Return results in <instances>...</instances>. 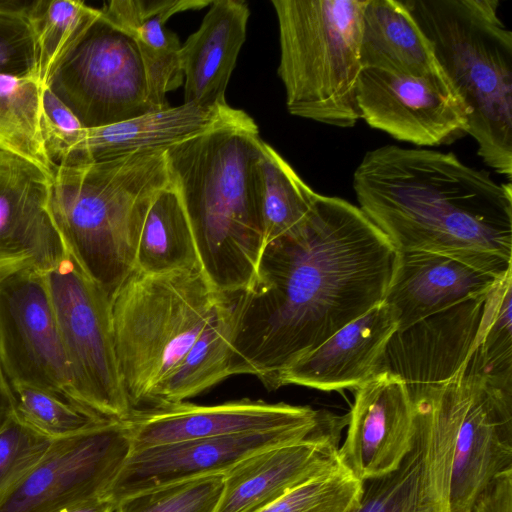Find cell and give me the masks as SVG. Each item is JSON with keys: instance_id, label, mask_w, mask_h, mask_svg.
<instances>
[{"instance_id": "cell-37", "label": "cell", "mask_w": 512, "mask_h": 512, "mask_svg": "<svg viewBox=\"0 0 512 512\" xmlns=\"http://www.w3.org/2000/svg\"><path fill=\"white\" fill-rule=\"evenodd\" d=\"M49 444L13 416L0 425V501L25 480Z\"/></svg>"}, {"instance_id": "cell-33", "label": "cell", "mask_w": 512, "mask_h": 512, "mask_svg": "<svg viewBox=\"0 0 512 512\" xmlns=\"http://www.w3.org/2000/svg\"><path fill=\"white\" fill-rule=\"evenodd\" d=\"M13 416L22 425L53 441L102 425L107 419L57 393L25 384H12Z\"/></svg>"}, {"instance_id": "cell-31", "label": "cell", "mask_w": 512, "mask_h": 512, "mask_svg": "<svg viewBox=\"0 0 512 512\" xmlns=\"http://www.w3.org/2000/svg\"><path fill=\"white\" fill-rule=\"evenodd\" d=\"M100 9L73 0H36L33 10L35 74L43 86L100 17Z\"/></svg>"}, {"instance_id": "cell-17", "label": "cell", "mask_w": 512, "mask_h": 512, "mask_svg": "<svg viewBox=\"0 0 512 512\" xmlns=\"http://www.w3.org/2000/svg\"><path fill=\"white\" fill-rule=\"evenodd\" d=\"M488 293L397 329L386 346L380 373L397 375L413 389L443 382L467 369L480 342Z\"/></svg>"}, {"instance_id": "cell-22", "label": "cell", "mask_w": 512, "mask_h": 512, "mask_svg": "<svg viewBox=\"0 0 512 512\" xmlns=\"http://www.w3.org/2000/svg\"><path fill=\"white\" fill-rule=\"evenodd\" d=\"M256 124L243 110L229 105L204 107L183 103L96 128H84L65 164L115 159L138 152L167 150L223 126Z\"/></svg>"}, {"instance_id": "cell-23", "label": "cell", "mask_w": 512, "mask_h": 512, "mask_svg": "<svg viewBox=\"0 0 512 512\" xmlns=\"http://www.w3.org/2000/svg\"><path fill=\"white\" fill-rule=\"evenodd\" d=\"M503 276L443 254L397 251L384 301L395 308L398 329H403L456 303L487 293Z\"/></svg>"}, {"instance_id": "cell-24", "label": "cell", "mask_w": 512, "mask_h": 512, "mask_svg": "<svg viewBox=\"0 0 512 512\" xmlns=\"http://www.w3.org/2000/svg\"><path fill=\"white\" fill-rule=\"evenodd\" d=\"M180 48L184 103L228 105L225 92L246 38L250 11L241 0H215Z\"/></svg>"}, {"instance_id": "cell-30", "label": "cell", "mask_w": 512, "mask_h": 512, "mask_svg": "<svg viewBox=\"0 0 512 512\" xmlns=\"http://www.w3.org/2000/svg\"><path fill=\"white\" fill-rule=\"evenodd\" d=\"M264 246L298 227L318 196L266 142L259 161Z\"/></svg>"}, {"instance_id": "cell-7", "label": "cell", "mask_w": 512, "mask_h": 512, "mask_svg": "<svg viewBox=\"0 0 512 512\" xmlns=\"http://www.w3.org/2000/svg\"><path fill=\"white\" fill-rule=\"evenodd\" d=\"M278 75L290 114L340 128L360 120L357 86L367 0H272Z\"/></svg>"}, {"instance_id": "cell-8", "label": "cell", "mask_w": 512, "mask_h": 512, "mask_svg": "<svg viewBox=\"0 0 512 512\" xmlns=\"http://www.w3.org/2000/svg\"><path fill=\"white\" fill-rule=\"evenodd\" d=\"M467 377L460 372L409 390L414 413L411 449L395 470L363 482L350 512H451L452 461Z\"/></svg>"}, {"instance_id": "cell-29", "label": "cell", "mask_w": 512, "mask_h": 512, "mask_svg": "<svg viewBox=\"0 0 512 512\" xmlns=\"http://www.w3.org/2000/svg\"><path fill=\"white\" fill-rule=\"evenodd\" d=\"M42 85L36 74H0V151L53 176L41 129Z\"/></svg>"}, {"instance_id": "cell-11", "label": "cell", "mask_w": 512, "mask_h": 512, "mask_svg": "<svg viewBox=\"0 0 512 512\" xmlns=\"http://www.w3.org/2000/svg\"><path fill=\"white\" fill-rule=\"evenodd\" d=\"M130 451L124 420L50 441L31 473L0 501V512H63L108 497Z\"/></svg>"}, {"instance_id": "cell-3", "label": "cell", "mask_w": 512, "mask_h": 512, "mask_svg": "<svg viewBox=\"0 0 512 512\" xmlns=\"http://www.w3.org/2000/svg\"><path fill=\"white\" fill-rule=\"evenodd\" d=\"M258 126H223L165 151L200 266L220 294L244 290L264 248Z\"/></svg>"}, {"instance_id": "cell-20", "label": "cell", "mask_w": 512, "mask_h": 512, "mask_svg": "<svg viewBox=\"0 0 512 512\" xmlns=\"http://www.w3.org/2000/svg\"><path fill=\"white\" fill-rule=\"evenodd\" d=\"M413 403L406 383L381 372L355 389L339 465L364 482L395 470L411 449Z\"/></svg>"}, {"instance_id": "cell-21", "label": "cell", "mask_w": 512, "mask_h": 512, "mask_svg": "<svg viewBox=\"0 0 512 512\" xmlns=\"http://www.w3.org/2000/svg\"><path fill=\"white\" fill-rule=\"evenodd\" d=\"M398 326L397 311L383 300L295 361L280 375L277 388L293 384L328 392L360 387L380 373Z\"/></svg>"}, {"instance_id": "cell-14", "label": "cell", "mask_w": 512, "mask_h": 512, "mask_svg": "<svg viewBox=\"0 0 512 512\" xmlns=\"http://www.w3.org/2000/svg\"><path fill=\"white\" fill-rule=\"evenodd\" d=\"M334 413L284 402L240 399L216 405L187 402L133 410L124 420L131 450L193 439L315 429Z\"/></svg>"}, {"instance_id": "cell-10", "label": "cell", "mask_w": 512, "mask_h": 512, "mask_svg": "<svg viewBox=\"0 0 512 512\" xmlns=\"http://www.w3.org/2000/svg\"><path fill=\"white\" fill-rule=\"evenodd\" d=\"M47 87L84 128L107 126L153 111L136 44L102 14Z\"/></svg>"}, {"instance_id": "cell-9", "label": "cell", "mask_w": 512, "mask_h": 512, "mask_svg": "<svg viewBox=\"0 0 512 512\" xmlns=\"http://www.w3.org/2000/svg\"><path fill=\"white\" fill-rule=\"evenodd\" d=\"M60 330L74 400L111 420L133 411L116 359L111 298L68 255L44 272Z\"/></svg>"}, {"instance_id": "cell-27", "label": "cell", "mask_w": 512, "mask_h": 512, "mask_svg": "<svg viewBox=\"0 0 512 512\" xmlns=\"http://www.w3.org/2000/svg\"><path fill=\"white\" fill-rule=\"evenodd\" d=\"M232 333L231 297L225 295L196 341L159 386L151 407L185 402L231 376Z\"/></svg>"}, {"instance_id": "cell-25", "label": "cell", "mask_w": 512, "mask_h": 512, "mask_svg": "<svg viewBox=\"0 0 512 512\" xmlns=\"http://www.w3.org/2000/svg\"><path fill=\"white\" fill-rule=\"evenodd\" d=\"M208 0H113L100 9L104 19L129 35L139 51L145 70L153 111L168 108L166 94L184 82L180 65L181 44L165 27L176 13L202 9Z\"/></svg>"}, {"instance_id": "cell-13", "label": "cell", "mask_w": 512, "mask_h": 512, "mask_svg": "<svg viewBox=\"0 0 512 512\" xmlns=\"http://www.w3.org/2000/svg\"><path fill=\"white\" fill-rule=\"evenodd\" d=\"M357 104L360 119L399 141L438 146L468 134V109L444 71L413 76L362 68Z\"/></svg>"}, {"instance_id": "cell-26", "label": "cell", "mask_w": 512, "mask_h": 512, "mask_svg": "<svg viewBox=\"0 0 512 512\" xmlns=\"http://www.w3.org/2000/svg\"><path fill=\"white\" fill-rule=\"evenodd\" d=\"M360 63L362 68L413 76L443 72L431 41L403 0H367Z\"/></svg>"}, {"instance_id": "cell-36", "label": "cell", "mask_w": 512, "mask_h": 512, "mask_svg": "<svg viewBox=\"0 0 512 512\" xmlns=\"http://www.w3.org/2000/svg\"><path fill=\"white\" fill-rule=\"evenodd\" d=\"M35 2L0 0V74H35Z\"/></svg>"}, {"instance_id": "cell-6", "label": "cell", "mask_w": 512, "mask_h": 512, "mask_svg": "<svg viewBox=\"0 0 512 512\" xmlns=\"http://www.w3.org/2000/svg\"><path fill=\"white\" fill-rule=\"evenodd\" d=\"M225 295L201 269L148 275L134 271L111 298L121 383L133 410L155 394L216 313Z\"/></svg>"}, {"instance_id": "cell-28", "label": "cell", "mask_w": 512, "mask_h": 512, "mask_svg": "<svg viewBox=\"0 0 512 512\" xmlns=\"http://www.w3.org/2000/svg\"><path fill=\"white\" fill-rule=\"evenodd\" d=\"M201 269L189 221L169 184L146 214L135 255V270L148 275Z\"/></svg>"}, {"instance_id": "cell-2", "label": "cell", "mask_w": 512, "mask_h": 512, "mask_svg": "<svg viewBox=\"0 0 512 512\" xmlns=\"http://www.w3.org/2000/svg\"><path fill=\"white\" fill-rule=\"evenodd\" d=\"M359 208L398 252L443 254L498 276L512 270V187L455 154L385 145L353 174Z\"/></svg>"}, {"instance_id": "cell-12", "label": "cell", "mask_w": 512, "mask_h": 512, "mask_svg": "<svg viewBox=\"0 0 512 512\" xmlns=\"http://www.w3.org/2000/svg\"><path fill=\"white\" fill-rule=\"evenodd\" d=\"M0 359L10 386H34L76 402L44 272L0 277Z\"/></svg>"}, {"instance_id": "cell-15", "label": "cell", "mask_w": 512, "mask_h": 512, "mask_svg": "<svg viewBox=\"0 0 512 512\" xmlns=\"http://www.w3.org/2000/svg\"><path fill=\"white\" fill-rule=\"evenodd\" d=\"M315 429L283 430L193 439L131 450L108 498L115 504L128 496L171 483L214 474H226L243 459L259 451L297 442Z\"/></svg>"}, {"instance_id": "cell-19", "label": "cell", "mask_w": 512, "mask_h": 512, "mask_svg": "<svg viewBox=\"0 0 512 512\" xmlns=\"http://www.w3.org/2000/svg\"><path fill=\"white\" fill-rule=\"evenodd\" d=\"M348 414L336 415L307 438L259 451L224 477L215 512H258L296 487L341 468L337 458Z\"/></svg>"}, {"instance_id": "cell-35", "label": "cell", "mask_w": 512, "mask_h": 512, "mask_svg": "<svg viewBox=\"0 0 512 512\" xmlns=\"http://www.w3.org/2000/svg\"><path fill=\"white\" fill-rule=\"evenodd\" d=\"M362 487V481L341 467L296 487L258 512H350Z\"/></svg>"}, {"instance_id": "cell-34", "label": "cell", "mask_w": 512, "mask_h": 512, "mask_svg": "<svg viewBox=\"0 0 512 512\" xmlns=\"http://www.w3.org/2000/svg\"><path fill=\"white\" fill-rule=\"evenodd\" d=\"M225 474L188 479L120 500L114 512H215Z\"/></svg>"}, {"instance_id": "cell-32", "label": "cell", "mask_w": 512, "mask_h": 512, "mask_svg": "<svg viewBox=\"0 0 512 512\" xmlns=\"http://www.w3.org/2000/svg\"><path fill=\"white\" fill-rule=\"evenodd\" d=\"M465 371L512 390V270L487 295L480 342Z\"/></svg>"}, {"instance_id": "cell-38", "label": "cell", "mask_w": 512, "mask_h": 512, "mask_svg": "<svg viewBox=\"0 0 512 512\" xmlns=\"http://www.w3.org/2000/svg\"><path fill=\"white\" fill-rule=\"evenodd\" d=\"M41 129L47 155L55 167L66 163L84 130L70 108L47 86L42 93Z\"/></svg>"}, {"instance_id": "cell-18", "label": "cell", "mask_w": 512, "mask_h": 512, "mask_svg": "<svg viewBox=\"0 0 512 512\" xmlns=\"http://www.w3.org/2000/svg\"><path fill=\"white\" fill-rule=\"evenodd\" d=\"M467 374L466 401L452 461L451 512H471L484 487L512 469V390Z\"/></svg>"}, {"instance_id": "cell-5", "label": "cell", "mask_w": 512, "mask_h": 512, "mask_svg": "<svg viewBox=\"0 0 512 512\" xmlns=\"http://www.w3.org/2000/svg\"><path fill=\"white\" fill-rule=\"evenodd\" d=\"M469 114L483 162L512 176V33L497 0H403Z\"/></svg>"}, {"instance_id": "cell-1", "label": "cell", "mask_w": 512, "mask_h": 512, "mask_svg": "<svg viewBox=\"0 0 512 512\" xmlns=\"http://www.w3.org/2000/svg\"><path fill=\"white\" fill-rule=\"evenodd\" d=\"M396 255L359 207L318 194L298 227L264 246L249 285L230 295V375L277 389L295 361L384 300Z\"/></svg>"}, {"instance_id": "cell-40", "label": "cell", "mask_w": 512, "mask_h": 512, "mask_svg": "<svg viewBox=\"0 0 512 512\" xmlns=\"http://www.w3.org/2000/svg\"><path fill=\"white\" fill-rule=\"evenodd\" d=\"M13 392L0 359V425L12 414Z\"/></svg>"}, {"instance_id": "cell-4", "label": "cell", "mask_w": 512, "mask_h": 512, "mask_svg": "<svg viewBox=\"0 0 512 512\" xmlns=\"http://www.w3.org/2000/svg\"><path fill=\"white\" fill-rule=\"evenodd\" d=\"M166 150L56 166L49 206L68 254L112 298L135 270L141 229L169 184Z\"/></svg>"}, {"instance_id": "cell-39", "label": "cell", "mask_w": 512, "mask_h": 512, "mask_svg": "<svg viewBox=\"0 0 512 512\" xmlns=\"http://www.w3.org/2000/svg\"><path fill=\"white\" fill-rule=\"evenodd\" d=\"M471 512H512V469L500 473L484 487Z\"/></svg>"}, {"instance_id": "cell-41", "label": "cell", "mask_w": 512, "mask_h": 512, "mask_svg": "<svg viewBox=\"0 0 512 512\" xmlns=\"http://www.w3.org/2000/svg\"><path fill=\"white\" fill-rule=\"evenodd\" d=\"M115 504L108 497L93 498L74 505L63 512H114Z\"/></svg>"}, {"instance_id": "cell-16", "label": "cell", "mask_w": 512, "mask_h": 512, "mask_svg": "<svg viewBox=\"0 0 512 512\" xmlns=\"http://www.w3.org/2000/svg\"><path fill=\"white\" fill-rule=\"evenodd\" d=\"M52 176L0 151V277L21 270L46 272L69 254L53 220Z\"/></svg>"}]
</instances>
